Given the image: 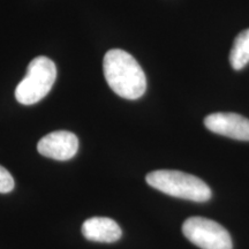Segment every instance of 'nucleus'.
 Listing matches in <instances>:
<instances>
[{"mask_svg":"<svg viewBox=\"0 0 249 249\" xmlns=\"http://www.w3.org/2000/svg\"><path fill=\"white\" fill-rule=\"evenodd\" d=\"M103 71L107 85L124 99H139L147 89V77L140 64L128 52L113 49L107 52Z\"/></svg>","mask_w":249,"mask_h":249,"instance_id":"nucleus-1","label":"nucleus"},{"mask_svg":"<svg viewBox=\"0 0 249 249\" xmlns=\"http://www.w3.org/2000/svg\"><path fill=\"white\" fill-rule=\"evenodd\" d=\"M145 181L164 194L193 202H207L213 195L209 186L200 178L180 171H154L147 174Z\"/></svg>","mask_w":249,"mask_h":249,"instance_id":"nucleus-2","label":"nucleus"},{"mask_svg":"<svg viewBox=\"0 0 249 249\" xmlns=\"http://www.w3.org/2000/svg\"><path fill=\"white\" fill-rule=\"evenodd\" d=\"M57 79L54 62L44 55H39L28 65L24 79L15 89V98L23 105L38 103L50 92Z\"/></svg>","mask_w":249,"mask_h":249,"instance_id":"nucleus-3","label":"nucleus"},{"mask_svg":"<svg viewBox=\"0 0 249 249\" xmlns=\"http://www.w3.org/2000/svg\"><path fill=\"white\" fill-rule=\"evenodd\" d=\"M182 233L201 249H232L233 244L225 227L204 217H191L182 224Z\"/></svg>","mask_w":249,"mask_h":249,"instance_id":"nucleus-4","label":"nucleus"},{"mask_svg":"<svg viewBox=\"0 0 249 249\" xmlns=\"http://www.w3.org/2000/svg\"><path fill=\"white\" fill-rule=\"evenodd\" d=\"M204 126L210 132L226 138L249 141V119L232 113V112H217L205 117Z\"/></svg>","mask_w":249,"mask_h":249,"instance_id":"nucleus-5","label":"nucleus"},{"mask_svg":"<svg viewBox=\"0 0 249 249\" xmlns=\"http://www.w3.org/2000/svg\"><path fill=\"white\" fill-rule=\"evenodd\" d=\"M79 140L75 134L67 130H57L39 140L37 150L42 156L55 160H68L76 155Z\"/></svg>","mask_w":249,"mask_h":249,"instance_id":"nucleus-6","label":"nucleus"},{"mask_svg":"<svg viewBox=\"0 0 249 249\" xmlns=\"http://www.w3.org/2000/svg\"><path fill=\"white\" fill-rule=\"evenodd\" d=\"M82 234L89 241L111 244L119 240L123 232L117 222L111 218L92 217L83 223Z\"/></svg>","mask_w":249,"mask_h":249,"instance_id":"nucleus-7","label":"nucleus"},{"mask_svg":"<svg viewBox=\"0 0 249 249\" xmlns=\"http://www.w3.org/2000/svg\"><path fill=\"white\" fill-rule=\"evenodd\" d=\"M249 62V29L241 31L235 37L230 52V64L233 70L240 71Z\"/></svg>","mask_w":249,"mask_h":249,"instance_id":"nucleus-8","label":"nucleus"},{"mask_svg":"<svg viewBox=\"0 0 249 249\" xmlns=\"http://www.w3.org/2000/svg\"><path fill=\"white\" fill-rule=\"evenodd\" d=\"M14 186L15 182L13 177L5 167L0 165V193L6 194V193L12 192L14 189Z\"/></svg>","mask_w":249,"mask_h":249,"instance_id":"nucleus-9","label":"nucleus"}]
</instances>
